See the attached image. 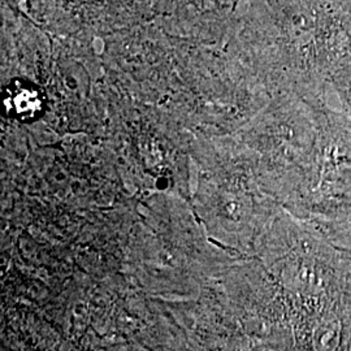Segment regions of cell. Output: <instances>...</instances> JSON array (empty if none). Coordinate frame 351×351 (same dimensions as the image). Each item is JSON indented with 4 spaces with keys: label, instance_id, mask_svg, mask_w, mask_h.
I'll return each mask as SVG.
<instances>
[{
    "label": "cell",
    "instance_id": "6da1fadb",
    "mask_svg": "<svg viewBox=\"0 0 351 351\" xmlns=\"http://www.w3.org/2000/svg\"><path fill=\"white\" fill-rule=\"evenodd\" d=\"M7 103L8 111L14 113L19 119L34 117L42 107V101L37 90L24 85L13 86L10 91Z\"/></svg>",
    "mask_w": 351,
    "mask_h": 351
}]
</instances>
